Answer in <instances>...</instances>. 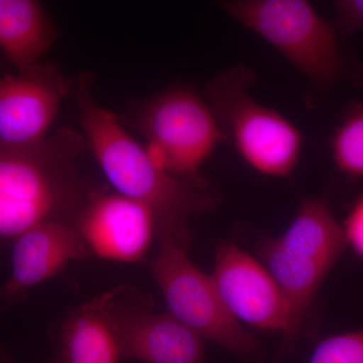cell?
<instances>
[{
    "instance_id": "1",
    "label": "cell",
    "mask_w": 363,
    "mask_h": 363,
    "mask_svg": "<svg viewBox=\"0 0 363 363\" xmlns=\"http://www.w3.org/2000/svg\"><path fill=\"white\" fill-rule=\"evenodd\" d=\"M94 82L91 72H83L73 90L88 149L117 193L152 212L159 240L187 250L189 221L216 208L220 202L216 188L200 174L179 177L162 169L147 147L126 133L118 117L98 104L93 95Z\"/></svg>"
},
{
    "instance_id": "2",
    "label": "cell",
    "mask_w": 363,
    "mask_h": 363,
    "mask_svg": "<svg viewBox=\"0 0 363 363\" xmlns=\"http://www.w3.org/2000/svg\"><path fill=\"white\" fill-rule=\"evenodd\" d=\"M87 149L85 136L70 128L25 147L0 143V238L44 222L76 225L101 188L79 169Z\"/></svg>"
},
{
    "instance_id": "3",
    "label": "cell",
    "mask_w": 363,
    "mask_h": 363,
    "mask_svg": "<svg viewBox=\"0 0 363 363\" xmlns=\"http://www.w3.org/2000/svg\"><path fill=\"white\" fill-rule=\"evenodd\" d=\"M241 25L274 45L309 80L307 105L342 82L363 85V68L341 49L335 26L309 0H216Z\"/></svg>"
},
{
    "instance_id": "4",
    "label": "cell",
    "mask_w": 363,
    "mask_h": 363,
    "mask_svg": "<svg viewBox=\"0 0 363 363\" xmlns=\"http://www.w3.org/2000/svg\"><path fill=\"white\" fill-rule=\"evenodd\" d=\"M346 242L324 198L306 199L285 234L260 241L259 262L272 274L285 298L292 340L297 337L305 317L325 279L342 255Z\"/></svg>"
},
{
    "instance_id": "5",
    "label": "cell",
    "mask_w": 363,
    "mask_h": 363,
    "mask_svg": "<svg viewBox=\"0 0 363 363\" xmlns=\"http://www.w3.org/2000/svg\"><path fill=\"white\" fill-rule=\"evenodd\" d=\"M257 76L242 65L231 67L208 81L203 97L213 112L225 142L252 168L286 178L300 159L303 135L279 111L255 101L248 90Z\"/></svg>"
},
{
    "instance_id": "6",
    "label": "cell",
    "mask_w": 363,
    "mask_h": 363,
    "mask_svg": "<svg viewBox=\"0 0 363 363\" xmlns=\"http://www.w3.org/2000/svg\"><path fill=\"white\" fill-rule=\"evenodd\" d=\"M118 118L147 138L152 160L175 176L198 175L200 167L225 142L206 100L185 84L130 104Z\"/></svg>"
},
{
    "instance_id": "7",
    "label": "cell",
    "mask_w": 363,
    "mask_h": 363,
    "mask_svg": "<svg viewBox=\"0 0 363 363\" xmlns=\"http://www.w3.org/2000/svg\"><path fill=\"white\" fill-rule=\"evenodd\" d=\"M152 274L161 289L169 313L204 340L218 344L238 357L255 359L262 345L229 312L211 276L189 259L187 250L160 241Z\"/></svg>"
},
{
    "instance_id": "8",
    "label": "cell",
    "mask_w": 363,
    "mask_h": 363,
    "mask_svg": "<svg viewBox=\"0 0 363 363\" xmlns=\"http://www.w3.org/2000/svg\"><path fill=\"white\" fill-rule=\"evenodd\" d=\"M121 359L145 363H205L204 339L171 313H157L135 286L104 293Z\"/></svg>"
},
{
    "instance_id": "9",
    "label": "cell",
    "mask_w": 363,
    "mask_h": 363,
    "mask_svg": "<svg viewBox=\"0 0 363 363\" xmlns=\"http://www.w3.org/2000/svg\"><path fill=\"white\" fill-rule=\"evenodd\" d=\"M74 84L52 62L0 77V143L25 147L44 140Z\"/></svg>"
},
{
    "instance_id": "10",
    "label": "cell",
    "mask_w": 363,
    "mask_h": 363,
    "mask_svg": "<svg viewBox=\"0 0 363 363\" xmlns=\"http://www.w3.org/2000/svg\"><path fill=\"white\" fill-rule=\"evenodd\" d=\"M211 279L227 309L238 321L262 330L281 332L286 340H292L285 298L259 259L236 245H221Z\"/></svg>"
},
{
    "instance_id": "11",
    "label": "cell",
    "mask_w": 363,
    "mask_h": 363,
    "mask_svg": "<svg viewBox=\"0 0 363 363\" xmlns=\"http://www.w3.org/2000/svg\"><path fill=\"white\" fill-rule=\"evenodd\" d=\"M76 227L93 255L135 262L145 259L156 224L142 203L101 187L79 216Z\"/></svg>"
},
{
    "instance_id": "12",
    "label": "cell",
    "mask_w": 363,
    "mask_h": 363,
    "mask_svg": "<svg viewBox=\"0 0 363 363\" xmlns=\"http://www.w3.org/2000/svg\"><path fill=\"white\" fill-rule=\"evenodd\" d=\"M91 255L92 252L73 224H38L16 238L11 277L0 296L9 304L20 302L30 289L63 271L71 260Z\"/></svg>"
},
{
    "instance_id": "13",
    "label": "cell",
    "mask_w": 363,
    "mask_h": 363,
    "mask_svg": "<svg viewBox=\"0 0 363 363\" xmlns=\"http://www.w3.org/2000/svg\"><path fill=\"white\" fill-rule=\"evenodd\" d=\"M59 35L39 0H0V49L18 71L40 62Z\"/></svg>"
},
{
    "instance_id": "14",
    "label": "cell",
    "mask_w": 363,
    "mask_h": 363,
    "mask_svg": "<svg viewBox=\"0 0 363 363\" xmlns=\"http://www.w3.org/2000/svg\"><path fill=\"white\" fill-rule=\"evenodd\" d=\"M61 363H118V345L104 293L69 310L61 330Z\"/></svg>"
},
{
    "instance_id": "15",
    "label": "cell",
    "mask_w": 363,
    "mask_h": 363,
    "mask_svg": "<svg viewBox=\"0 0 363 363\" xmlns=\"http://www.w3.org/2000/svg\"><path fill=\"white\" fill-rule=\"evenodd\" d=\"M336 166L350 178H363V102H352L331 138Z\"/></svg>"
},
{
    "instance_id": "16",
    "label": "cell",
    "mask_w": 363,
    "mask_h": 363,
    "mask_svg": "<svg viewBox=\"0 0 363 363\" xmlns=\"http://www.w3.org/2000/svg\"><path fill=\"white\" fill-rule=\"evenodd\" d=\"M310 363H363V330L325 339L317 346Z\"/></svg>"
},
{
    "instance_id": "17",
    "label": "cell",
    "mask_w": 363,
    "mask_h": 363,
    "mask_svg": "<svg viewBox=\"0 0 363 363\" xmlns=\"http://www.w3.org/2000/svg\"><path fill=\"white\" fill-rule=\"evenodd\" d=\"M337 9L335 26L339 35H350L363 30V0H334Z\"/></svg>"
},
{
    "instance_id": "18",
    "label": "cell",
    "mask_w": 363,
    "mask_h": 363,
    "mask_svg": "<svg viewBox=\"0 0 363 363\" xmlns=\"http://www.w3.org/2000/svg\"><path fill=\"white\" fill-rule=\"evenodd\" d=\"M343 230L347 245L363 259V194L351 208Z\"/></svg>"
},
{
    "instance_id": "19",
    "label": "cell",
    "mask_w": 363,
    "mask_h": 363,
    "mask_svg": "<svg viewBox=\"0 0 363 363\" xmlns=\"http://www.w3.org/2000/svg\"><path fill=\"white\" fill-rule=\"evenodd\" d=\"M52 363H61V362H60V360H59V359H56V362H52Z\"/></svg>"
},
{
    "instance_id": "20",
    "label": "cell",
    "mask_w": 363,
    "mask_h": 363,
    "mask_svg": "<svg viewBox=\"0 0 363 363\" xmlns=\"http://www.w3.org/2000/svg\"><path fill=\"white\" fill-rule=\"evenodd\" d=\"M0 363H1V362H0Z\"/></svg>"
}]
</instances>
